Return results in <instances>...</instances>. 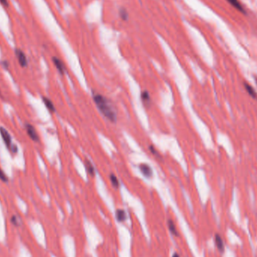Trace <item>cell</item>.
Here are the masks:
<instances>
[{
  "instance_id": "10",
  "label": "cell",
  "mask_w": 257,
  "mask_h": 257,
  "mask_svg": "<svg viewBox=\"0 0 257 257\" xmlns=\"http://www.w3.org/2000/svg\"><path fill=\"white\" fill-rule=\"evenodd\" d=\"M43 102L44 103L46 108H47L50 112H55L56 108L55 107H54V103H53L50 99H49L47 97H43Z\"/></svg>"
},
{
  "instance_id": "12",
  "label": "cell",
  "mask_w": 257,
  "mask_h": 257,
  "mask_svg": "<svg viewBox=\"0 0 257 257\" xmlns=\"http://www.w3.org/2000/svg\"><path fill=\"white\" fill-rule=\"evenodd\" d=\"M168 227L169 231H171V233L173 235L178 236V232H177V228H176L175 224H174V221L172 219H168Z\"/></svg>"
},
{
  "instance_id": "2",
  "label": "cell",
  "mask_w": 257,
  "mask_h": 257,
  "mask_svg": "<svg viewBox=\"0 0 257 257\" xmlns=\"http://www.w3.org/2000/svg\"><path fill=\"white\" fill-rule=\"evenodd\" d=\"M0 134H1V136L2 138L3 141L5 144L7 148L10 150L12 153H15L17 152V147H16V145L13 144L11 141V137L9 132L6 130L5 128L0 127Z\"/></svg>"
},
{
  "instance_id": "7",
  "label": "cell",
  "mask_w": 257,
  "mask_h": 257,
  "mask_svg": "<svg viewBox=\"0 0 257 257\" xmlns=\"http://www.w3.org/2000/svg\"><path fill=\"white\" fill-rule=\"evenodd\" d=\"M53 62H54V64L55 65L56 68L57 69L58 72H60L61 75H63V74L65 73L66 68H65V66L63 62H62L60 59L57 58V57H53Z\"/></svg>"
},
{
  "instance_id": "1",
  "label": "cell",
  "mask_w": 257,
  "mask_h": 257,
  "mask_svg": "<svg viewBox=\"0 0 257 257\" xmlns=\"http://www.w3.org/2000/svg\"><path fill=\"white\" fill-rule=\"evenodd\" d=\"M93 100L100 112L107 119L111 122H115L117 120L116 111H114L111 102L106 97L101 94H96L93 96Z\"/></svg>"
},
{
  "instance_id": "11",
  "label": "cell",
  "mask_w": 257,
  "mask_h": 257,
  "mask_svg": "<svg viewBox=\"0 0 257 257\" xmlns=\"http://www.w3.org/2000/svg\"><path fill=\"white\" fill-rule=\"evenodd\" d=\"M85 166L86 168H87V172L93 177V176L95 175V172H96V171H95V168L93 165V164L91 163V162H90V160H88L87 159H85Z\"/></svg>"
},
{
  "instance_id": "9",
  "label": "cell",
  "mask_w": 257,
  "mask_h": 257,
  "mask_svg": "<svg viewBox=\"0 0 257 257\" xmlns=\"http://www.w3.org/2000/svg\"><path fill=\"white\" fill-rule=\"evenodd\" d=\"M243 85H244L245 90L247 91V93H249V96L252 98H253L254 99H257V93L253 89V87H251V86L249 85V84H248L246 82L243 83Z\"/></svg>"
},
{
  "instance_id": "17",
  "label": "cell",
  "mask_w": 257,
  "mask_h": 257,
  "mask_svg": "<svg viewBox=\"0 0 257 257\" xmlns=\"http://www.w3.org/2000/svg\"><path fill=\"white\" fill-rule=\"evenodd\" d=\"M0 180L3 182H8V178L1 168H0Z\"/></svg>"
},
{
  "instance_id": "15",
  "label": "cell",
  "mask_w": 257,
  "mask_h": 257,
  "mask_svg": "<svg viewBox=\"0 0 257 257\" xmlns=\"http://www.w3.org/2000/svg\"><path fill=\"white\" fill-rule=\"evenodd\" d=\"M110 180L111 182V184L113 185V186L115 188H118L120 186V182H119L118 178L114 175V174H110Z\"/></svg>"
},
{
  "instance_id": "8",
  "label": "cell",
  "mask_w": 257,
  "mask_h": 257,
  "mask_svg": "<svg viewBox=\"0 0 257 257\" xmlns=\"http://www.w3.org/2000/svg\"><path fill=\"white\" fill-rule=\"evenodd\" d=\"M126 218H127V215H126V211L123 209H117L116 210V219H117L118 222H124V221H126Z\"/></svg>"
},
{
  "instance_id": "21",
  "label": "cell",
  "mask_w": 257,
  "mask_h": 257,
  "mask_svg": "<svg viewBox=\"0 0 257 257\" xmlns=\"http://www.w3.org/2000/svg\"><path fill=\"white\" fill-rule=\"evenodd\" d=\"M172 257H180V255H179L178 253H177V252H175V253L173 254Z\"/></svg>"
},
{
  "instance_id": "16",
  "label": "cell",
  "mask_w": 257,
  "mask_h": 257,
  "mask_svg": "<svg viewBox=\"0 0 257 257\" xmlns=\"http://www.w3.org/2000/svg\"><path fill=\"white\" fill-rule=\"evenodd\" d=\"M120 16L124 20H126L128 19V13L125 8H121L120 10Z\"/></svg>"
},
{
  "instance_id": "4",
  "label": "cell",
  "mask_w": 257,
  "mask_h": 257,
  "mask_svg": "<svg viewBox=\"0 0 257 257\" xmlns=\"http://www.w3.org/2000/svg\"><path fill=\"white\" fill-rule=\"evenodd\" d=\"M15 54H16L17 58L20 65L22 67H26L27 66V59L25 54L20 49H17L15 50Z\"/></svg>"
},
{
  "instance_id": "5",
  "label": "cell",
  "mask_w": 257,
  "mask_h": 257,
  "mask_svg": "<svg viewBox=\"0 0 257 257\" xmlns=\"http://www.w3.org/2000/svg\"><path fill=\"white\" fill-rule=\"evenodd\" d=\"M139 169L140 171H141V172L147 177H150L152 176V174H153V171H152L151 168H150V165H147V164H140Z\"/></svg>"
},
{
  "instance_id": "6",
  "label": "cell",
  "mask_w": 257,
  "mask_h": 257,
  "mask_svg": "<svg viewBox=\"0 0 257 257\" xmlns=\"http://www.w3.org/2000/svg\"><path fill=\"white\" fill-rule=\"evenodd\" d=\"M215 244L217 247L218 250L220 252H223L225 250V244H224L223 240L222 239L221 236L219 234H215L214 236Z\"/></svg>"
},
{
  "instance_id": "22",
  "label": "cell",
  "mask_w": 257,
  "mask_h": 257,
  "mask_svg": "<svg viewBox=\"0 0 257 257\" xmlns=\"http://www.w3.org/2000/svg\"><path fill=\"white\" fill-rule=\"evenodd\" d=\"M255 82H256V84H257V78H255Z\"/></svg>"
},
{
  "instance_id": "18",
  "label": "cell",
  "mask_w": 257,
  "mask_h": 257,
  "mask_svg": "<svg viewBox=\"0 0 257 257\" xmlns=\"http://www.w3.org/2000/svg\"><path fill=\"white\" fill-rule=\"evenodd\" d=\"M150 152H151L153 154L156 155V156H159V153H157V151H156V149L154 148V147H153V146H150Z\"/></svg>"
},
{
  "instance_id": "3",
  "label": "cell",
  "mask_w": 257,
  "mask_h": 257,
  "mask_svg": "<svg viewBox=\"0 0 257 257\" xmlns=\"http://www.w3.org/2000/svg\"><path fill=\"white\" fill-rule=\"evenodd\" d=\"M26 132L29 138H31L32 141H38L39 140L38 135L37 132H36L34 126H32L31 124H26Z\"/></svg>"
},
{
  "instance_id": "19",
  "label": "cell",
  "mask_w": 257,
  "mask_h": 257,
  "mask_svg": "<svg viewBox=\"0 0 257 257\" xmlns=\"http://www.w3.org/2000/svg\"><path fill=\"white\" fill-rule=\"evenodd\" d=\"M11 222L13 224H14V225H17V219L16 218V216H12L11 219Z\"/></svg>"
},
{
  "instance_id": "20",
  "label": "cell",
  "mask_w": 257,
  "mask_h": 257,
  "mask_svg": "<svg viewBox=\"0 0 257 257\" xmlns=\"http://www.w3.org/2000/svg\"><path fill=\"white\" fill-rule=\"evenodd\" d=\"M0 2H1V4L2 5L6 6V7L8 5V3L7 0H0Z\"/></svg>"
},
{
  "instance_id": "14",
  "label": "cell",
  "mask_w": 257,
  "mask_h": 257,
  "mask_svg": "<svg viewBox=\"0 0 257 257\" xmlns=\"http://www.w3.org/2000/svg\"><path fill=\"white\" fill-rule=\"evenodd\" d=\"M227 1H228V2H229L230 4L231 5L234 6L235 8H237V10H239L240 11H241V12H243V11L244 10H243V7H242V5H240V3L237 0H227Z\"/></svg>"
},
{
  "instance_id": "13",
  "label": "cell",
  "mask_w": 257,
  "mask_h": 257,
  "mask_svg": "<svg viewBox=\"0 0 257 257\" xmlns=\"http://www.w3.org/2000/svg\"><path fill=\"white\" fill-rule=\"evenodd\" d=\"M141 100L143 101V102H144L145 105H150V102H151V99H150V94L148 93V92L143 91L142 93H141Z\"/></svg>"
}]
</instances>
